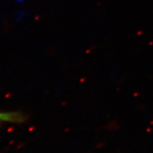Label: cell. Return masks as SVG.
<instances>
[{"instance_id":"obj_1","label":"cell","mask_w":153,"mask_h":153,"mask_svg":"<svg viewBox=\"0 0 153 153\" xmlns=\"http://www.w3.org/2000/svg\"><path fill=\"white\" fill-rule=\"evenodd\" d=\"M26 118L19 112H0V123H22Z\"/></svg>"}]
</instances>
